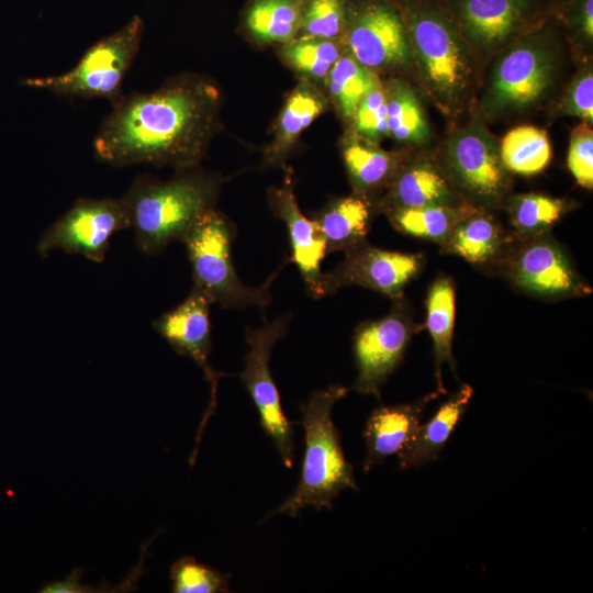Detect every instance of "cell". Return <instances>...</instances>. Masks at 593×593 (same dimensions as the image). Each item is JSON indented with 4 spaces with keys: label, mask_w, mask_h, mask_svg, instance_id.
Returning a JSON list of instances; mask_svg holds the SVG:
<instances>
[{
    "label": "cell",
    "mask_w": 593,
    "mask_h": 593,
    "mask_svg": "<svg viewBox=\"0 0 593 593\" xmlns=\"http://www.w3.org/2000/svg\"><path fill=\"white\" fill-rule=\"evenodd\" d=\"M572 20L582 34L592 40L593 37V0H577L572 11Z\"/></svg>",
    "instance_id": "obj_38"
},
{
    "label": "cell",
    "mask_w": 593,
    "mask_h": 593,
    "mask_svg": "<svg viewBox=\"0 0 593 593\" xmlns=\"http://www.w3.org/2000/svg\"><path fill=\"white\" fill-rule=\"evenodd\" d=\"M323 99L310 87H298L288 98L279 118L278 138L269 157L278 159L296 137L322 113Z\"/></svg>",
    "instance_id": "obj_29"
},
{
    "label": "cell",
    "mask_w": 593,
    "mask_h": 593,
    "mask_svg": "<svg viewBox=\"0 0 593 593\" xmlns=\"http://www.w3.org/2000/svg\"><path fill=\"white\" fill-rule=\"evenodd\" d=\"M283 55L296 70L313 78H323L339 58V51L332 40L304 37L290 43Z\"/></svg>",
    "instance_id": "obj_33"
},
{
    "label": "cell",
    "mask_w": 593,
    "mask_h": 593,
    "mask_svg": "<svg viewBox=\"0 0 593 593\" xmlns=\"http://www.w3.org/2000/svg\"><path fill=\"white\" fill-rule=\"evenodd\" d=\"M379 85L377 76L353 56L339 57L328 72L329 91L346 118H353L361 99Z\"/></svg>",
    "instance_id": "obj_28"
},
{
    "label": "cell",
    "mask_w": 593,
    "mask_h": 593,
    "mask_svg": "<svg viewBox=\"0 0 593 593\" xmlns=\"http://www.w3.org/2000/svg\"><path fill=\"white\" fill-rule=\"evenodd\" d=\"M343 157L353 183L361 191L381 184L393 170L388 153L360 143L347 144Z\"/></svg>",
    "instance_id": "obj_31"
},
{
    "label": "cell",
    "mask_w": 593,
    "mask_h": 593,
    "mask_svg": "<svg viewBox=\"0 0 593 593\" xmlns=\"http://www.w3.org/2000/svg\"><path fill=\"white\" fill-rule=\"evenodd\" d=\"M536 0H456L461 26L473 42H504L530 15Z\"/></svg>",
    "instance_id": "obj_18"
},
{
    "label": "cell",
    "mask_w": 593,
    "mask_h": 593,
    "mask_svg": "<svg viewBox=\"0 0 593 593\" xmlns=\"http://www.w3.org/2000/svg\"><path fill=\"white\" fill-rule=\"evenodd\" d=\"M391 201L393 209L451 205L454 193L446 179L428 164H414L396 178Z\"/></svg>",
    "instance_id": "obj_23"
},
{
    "label": "cell",
    "mask_w": 593,
    "mask_h": 593,
    "mask_svg": "<svg viewBox=\"0 0 593 593\" xmlns=\"http://www.w3.org/2000/svg\"><path fill=\"white\" fill-rule=\"evenodd\" d=\"M385 96L388 134L400 142L423 143L428 126L415 92L404 82L393 81Z\"/></svg>",
    "instance_id": "obj_26"
},
{
    "label": "cell",
    "mask_w": 593,
    "mask_h": 593,
    "mask_svg": "<svg viewBox=\"0 0 593 593\" xmlns=\"http://www.w3.org/2000/svg\"><path fill=\"white\" fill-rule=\"evenodd\" d=\"M447 161L458 183L474 198L493 203L507 190V169L492 139L478 128L451 136Z\"/></svg>",
    "instance_id": "obj_13"
},
{
    "label": "cell",
    "mask_w": 593,
    "mask_h": 593,
    "mask_svg": "<svg viewBox=\"0 0 593 593\" xmlns=\"http://www.w3.org/2000/svg\"><path fill=\"white\" fill-rule=\"evenodd\" d=\"M174 593H225L230 592V574L222 573L192 557H183L170 567Z\"/></svg>",
    "instance_id": "obj_32"
},
{
    "label": "cell",
    "mask_w": 593,
    "mask_h": 593,
    "mask_svg": "<svg viewBox=\"0 0 593 593\" xmlns=\"http://www.w3.org/2000/svg\"><path fill=\"white\" fill-rule=\"evenodd\" d=\"M414 332L401 303L385 316L359 325L353 343L357 368L353 389L380 399L381 387L402 362Z\"/></svg>",
    "instance_id": "obj_10"
},
{
    "label": "cell",
    "mask_w": 593,
    "mask_h": 593,
    "mask_svg": "<svg viewBox=\"0 0 593 593\" xmlns=\"http://www.w3.org/2000/svg\"><path fill=\"white\" fill-rule=\"evenodd\" d=\"M215 93L192 77L152 92H132L112 107L93 139L96 158L113 167L193 166L213 126Z\"/></svg>",
    "instance_id": "obj_1"
},
{
    "label": "cell",
    "mask_w": 593,
    "mask_h": 593,
    "mask_svg": "<svg viewBox=\"0 0 593 593\" xmlns=\"http://www.w3.org/2000/svg\"><path fill=\"white\" fill-rule=\"evenodd\" d=\"M456 313L455 286L450 278L439 277L429 288L426 300V327L433 339L435 376L438 390L446 393L441 382V366L446 361L456 370L452 336Z\"/></svg>",
    "instance_id": "obj_21"
},
{
    "label": "cell",
    "mask_w": 593,
    "mask_h": 593,
    "mask_svg": "<svg viewBox=\"0 0 593 593\" xmlns=\"http://www.w3.org/2000/svg\"><path fill=\"white\" fill-rule=\"evenodd\" d=\"M290 315H282L260 327L246 331L248 351L240 379L259 415L260 426L272 440L283 465L293 466V426L284 415L280 393L270 370V356L275 344L288 333Z\"/></svg>",
    "instance_id": "obj_7"
},
{
    "label": "cell",
    "mask_w": 593,
    "mask_h": 593,
    "mask_svg": "<svg viewBox=\"0 0 593 593\" xmlns=\"http://www.w3.org/2000/svg\"><path fill=\"white\" fill-rule=\"evenodd\" d=\"M270 200L275 213L287 225L291 260L298 267L307 292L313 298L325 296L321 262L327 254V247L317 222L301 212L289 177L282 187L271 192Z\"/></svg>",
    "instance_id": "obj_16"
},
{
    "label": "cell",
    "mask_w": 593,
    "mask_h": 593,
    "mask_svg": "<svg viewBox=\"0 0 593 593\" xmlns=\"http://www.w3.org/2000/svg\"><path fill=\"white\" fill-rule=\"evenodd\" d=\"M143 31L142 18L134 15L120 30L90 46L70 70L20 82L59 97L103 98L113 107L125 94L122 82L138 53Z\"/></svg>",
    "instance_id": "obj_5"
},
{
    "label": "cell",
    "mask_w": 593,
    "mask_h": 593,
    "mask_svg": "<svg viewBox=\"0 0 593 593\" xmlns=\"http://www.w3.org/2000/svg\"><path fill=\"white\" fill-rule=\"evenodd\" d=\"M409 36L400 14L389 4L377 2L363 8L349 33L351 56L367 68L403 64L409 58Z\"/></svg>",
    "instance_id": "obj_15"
},
{
    "label": "cell",
    "mask_w": 593,
    "mask_h": 593,
    "mask_svg": "<svg viewBox=\"0 0 593 593\" xmlns=\"http://www.w3.org/2000/svg\"><path fill=\"white\" fill-rule=\"evenodd\" d=\"M568 205L561 199L528 193L516 195L510 213L514 226L524 234H536L553 225L566 213Z\"/></svg>",
    "instance_id": "obj_30"
},
{
    "label": "cell",
    "mask_w": 593,
    "mask_h": 593,
    "mask_svg": "<svg viewBox=\"0 0 593 593\" xmlns=\"http://www.w3.org/2000/svg\"><path fill=\"white\" fill-rule=\"evenodd\" d=\"M302 0H255L245 16L247 30L267 43H289L301 27Z\"/></svg>",
    "instance_id": "obj_24"
},
{
    "label": "cell",
    "mask_w": 593,
    "mask_h": 593,
    "mask_svg": "<svg viewBox=\"0 0 593 593\" xmlns=\"http://www.w3.org/2000/svg\"><path fill=\"white\" fill-rule=\"evenodd\" d=\"M215 182L199 172H184L168 181L135 178L121 198L128 211L137 248L157 255L182 240L194 221L213 209Z\"/></svg>",
    "instance_id": "obj_3"
},
{
    "label": "cell",
    "mask_w": 593,
    "mask_h": 593,
    "mask_svg": "<svg viewBox=\"0 0 593 593\" xmlns=\"http://www.w3.org/2000/svg\"><path fill=\"white\" fill-rule=\"evenodd\" d=\"M353 118L356 130L371 142L388 134L387 96L381 85L361 99Z\"/></svg>",
    "instance_id": "obj_35"
},
{
    "label": "cell",
    "mask_w": 593,
    "mask_h": 593,
    "mask_svg": "<svg viewBox=\"0 0 593 593\" xmlns=\"http://www.w3.org/2000/svg\"><path fill=\"white\" fill-rule=\"evenodd\" d=\"M500 156L507 170L519 175H536L551 160L552 149L547 133L532 125L511 130L503 138Z\"/></svg>",
    "instance_id": "obj_25"
},
{
    "label": "cell",
    "mask_w": 593,
    "mask_h": 593,
    "mask_svg": "<svg viewBox=\"0 0 593 593\" xmlns=\"http://www.w3.org/2000/svg\"><path fill=\"white\" fill-rule=\"evenodd\" d=\"M125 228H131V220L122 199L79 198L46 228L37 242V253L48 256L63 250L100 264L113 234Z\"/></svg>",
    "instance_id": "obj_8"
},
{
    "label": "cell",
    "mask_w": 593,
    "mask_h": 593,
    "mask_svg": "<svg viewBox=\"0 0 593 593\" xmlns=\"http://www.w3.org/2000/svg\"><path fill=\"white\" fill-rule=\"evenodd\" d=\"M407 9L406 31L430 89L454 102L466 88L469 61L462 41L449 18L421 2Z\"/></svg>",
    "instance_id": "obj_6"
},
{
    "label": "cell",
    "mask_w": 593,
    "mask_h": 593,
    "mask_svg": "<svg viewBox=\"0 0 593 593\" xmlns=\"http://www.w3.org/2000/svg\"><path fill=\"white\" fill-rule=\"evenodd\" d=\"M563 112L593 121V76L590 70L579 76L571 85L563 102Z\"/></svg>",
    "instance_id": "obj_37"
},
{
    "label": "cell",
    "mask_w": 593,
    "mask_h": 593,
    "mask_svg": "<svg viewBox=\"0 0 593 593\" xmlns=\"http://www.w3.org/2000/svg\"><path fill=\"white\" fill-rule=\"evenodd\" d=\"M315 221L326 242L327 253H346L366 243L371 206L359 195L339 198L331 202Z\"/></svg>",
    "instance_id": "obj_20"
},
{
    "label": "cell",
    "mask_w": 593,
    "mask_h": 593,
    "mask_svg": "<svg viewBox=\"0 0 593 593\" xmlns=\"http://www.w3.org/2000/svg\"><path fill=\"white\" fill-rule=\"evenodd\" d=\"M472 394L473 389L463 384L437 409L429 421L418 425L409 444L398 455L401 469L424 466L438 458L466 413Z\"/></svg>",
    "instance_id": "obj_19"
},
{
    "label": "cell",
    "mask_w": 593,
    "mask_h": 593,
    "mask_svg": "<svg viewBox=\"0 0 593 593\" xmlns=\"http://www.w3.org/2000/svg\"><path fill=\"white\" fill-rule=\"evenodd\" d=\"M467 210L452 205L393 209L389 217L400 232L443 244Z\"/></svg>",
    "instance_id": "obj_27"
},
{
    "label": "cell",
    "mask_w": 593,
    "mask_h": 593,
    "mask_svg": "<svg viewBox=\"0 0 593 593\" xmlns=\"http://www.w3.org/2000/svg\"><path fill=\"white\" fill-rule=\"evenodd\" d=\"M441 392L437 390L414 402L374 409L366 422L363 438L365 473L382 465L387 458L399 455L409 444L419 425L429 401Z\"/></svg>",
    "instance_id": "obj_17"
},
{
    "label": "cell",
    "mask_w": 593,
    "mask_h": 593,
    "mask_svg": "<svg viewBox=\"0 0 593 593\" xmlns=\"http://www.w3.org/2000/svg\"><path fill=\"white\" fill-rule=\"evenodd\" d=\"M568 167L580 186L593 188V132L586 122L571 133Z\"/></svg>",
    "instance_id": "obj_36"
},
{
    "label": "cell",
    "mask_w": 593,
    "mask_h": 593,
    "mask_svg": "<svg viewBox=\"0 0 593 593\" xmlns=\"http://www.w3.org/2000/svg\"><path fill=\"white\" fill-rule=\"evenodd\" d=\"M512 280L522 289L545 298L588 294L590 287L580 278L556 243L537 238L514 255L508 267Z\"/></svg>",
    "instance_id": "obj_14"
},
{
    "label": "cell",
    "mask_w": 593,
    "mask_h": 593,
    "mask_svg": "<svg viewBox=\"0 0 593 593\" xmlns=\"http://www.w3.org/2000/svg\"><path fill=\"white\" fill-rule=\"evenodd\" d=\"M211 304L200 290L192 288L178 306L161 314L153 323L155 331L178 355L190 358L202 369L209 383L210 400L197 432L195 445L189 459L191 466L197 458L204 427L215 412L219 379L225 376L214 370L210 363Z\"/></svg>",
    "instance_id": "obj_9"
},
{
    "label": "cell",
    "mask_w": 593,
    "mask_h": 593,
    "mask_svg": "<svg viewBox=\"0 0 593 593\" xmlns=\"http://www.w3.org/2000/svg\"><path fill=\"white\" fill-rule=\"evenodd\" d=\"M422 265L421 254L387 250L363 243L346 251L344 260L323 275L324 294H334L343 287L359 286L399 299Z\"/></svg>",
    "instance_id": "obj_11"
},
{
    "label": "cell",
    "mask_w": 593,
    "mask_h": 593,
    "mask_svg": "<svg viewBox=\"0 0 593 593\" xmlns=\"http://www.w3.org/2000/svg\"><path fill=\"white\" fill-rule=\"evenodd\" d=\"M551 59L537 44L523 43L497 63L485 97V109L500 113L535 103L551 79Z\"/></svg>",
    "instance_id": "obj_12"
},
{
    "label": "cell",
    "mask_w": 593,
    "mask_h": 593,
    "mask_svg": "<svg viewBox=\"0 0 593 593\" xmlns=\"http://www.w3.org/2000/svg\"><path fill=\"white\" fill-rule=\"evenodd\" d=\"M344 0H310L303 7L301 27L305 37L332 40L344 24Z\"/></svg>",
    "instance_id": "obj_34"
},
{
    "label": "cell",
    "mask_w": 593,
    "mask_h": 593,
    "mask_svg": "<svg viewBox=\"0 0 593 593\" xmlns=\"http://www.w3.org/2000/svg\"><path fill=\"white\" fill-rule=\"evenodd\" d=\"M443 246L446 251L472 264L493 258L502 246V233L490 216L467 210L456 223Z\"/></svg>",
    "instance_id": "obj_22"
},
{
    "label": "cell",
    "mask_w": 593,
    "mask_h": 593,
    "mask_svg": "<svg viewBox=\"0 0 593 593\" xmlns=\"http://www.w3.org/2000/svg\"><path fill=\"white\" fill-rule=\"evenodd\" d=\"M234 235L232 224L215 209L202 213L190 226L181 242L191 265L193 288L224 309L264 310L271 301L270 286L278 271L260 287L245 284L232 261Z\"/></svg>",
    "instance_id": "obj_4"
},
{
    "label": "cell",
    "mask_w": 593,
    "mask_h": 593,
    "mask_svg": "<svg viewBox=\"0 0 593 593\" xmlns=\"http://www.w3.org/2000/svg\"><path fill=\"white\" fill-rule=\"evenodd\" d=\"M348 392L343 385L317 390L301 403L304 429V455L299 482L282 504L268 514L295 516L307 506L331 510L334 499L344 490H358L354 468L346 459L342 439L332 413L335 404Z\"/></svg>",
    "instance_id": "obj_2"
}]
</instances>
